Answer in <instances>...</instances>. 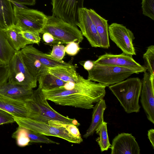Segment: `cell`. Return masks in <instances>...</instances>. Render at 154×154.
<instances>
[{
    "instance_id": "1",
    "label": "cell",
    "mask_w": 154,
    "mask_h": 154,
    "mask_svg": "<svg viewBox=\"0 0 154 154\" xmlns=\"http://www.w3.org/2000/svg\"><path fill=\"white\" fill-rule=\"evenodd\" d=\"M106 87L81 76L77 83L67 82L63 86L42 90L46 99L56 104L89 109L93 108L94 103L103 98Z\"/></svg>"
},
{
    "instance_id": "2",
    "label": "cell",
    "mask_w": 154,
    "mask_h": 154,
    "mask_svg": "<svg viewBox=\"0 0 154 154\" xmlns=\"http://www.w3.org/2000/svg\"><path fill=\"white\" fill-rule=\"evenodd\" d=\"M30 114L29 118L48 123L50 121H56L77 127L80 124L75 119H71L61 115L54 110L48 104L39 87L33 91L28 98Z\"/></svg>"
},
{
    "instance_id": "3",
    "label": "cell",
    "mask_w": 154,
    "mask_h": 154,
    "mask_svg": "<svg viewBox=\"0 0 154 154\" xmlns=\"http://www.w3.org/2000/svg\"><path fill=\"white\" fill-rule=\"evenodd\" d=\"M125 112H138L140 107L139 103L142 82L138 77L131 78L109 86Z\"/></svg>"
},
{
    "instance_id": "4",
    "label": "cell",
    "mask_w": 154,
    "mask_h": 154,
    "mask_svg": "<svg viewBox=\"0 0 154 154\" xmlns=\"http://www.w3.org/2000/svg\"><path fill=\"white\" fill-rule=\"evenodd\" d=\"M93 63L92 68L88 71V79L106 87L123 81L133 74L144 72L147 70L145 66L142 68L122 67Z\"/></svg>"
},
{
    "instance_id": "5",
    "label": "cell",
    "mask_w": 154,
    "mask_h": 154,
    "mask_svg": "<svg viewBox=\"0 0 154 154\" xmlns=\"http://www.w3.org/2000/svg\"><path fill=\"white\" fill-rule=\"evenodd\" d=\"M48 32L55 40V45L75 42L79 44L83 39L77 26L66 22L53 15L47 16L46 23L40 33Z\"/></svg>"
},
{
    "instance_id": "6",
    "label": "cell",
    "mask_w": 154,
    "mask_h": 154,
    "mask_svg": "<svg viewBox=\"0 0 154 154\" xmlns=\"http://www.w3.org/2000/svg\"><path fill=\"white\" fill-rule=\"evenodd\" d=\"M13 117L15 122L19 126L35 132L58 137L73 143L79 144L83 141L82 137L73 136L66 128L54 126L29 118Z\"/></svg>"
},
{
    "instance_id": "7",
    "label": "cell",
    "mask_w": 154,
    "mask_h": 154,
    "mask_svg": "<svg viewBox=\"0 0 154 154\" xmlns=\"http://www.w3.org/2000/svg\"><path fill=\"white\" fill-rule=\"evenodd\" d=\"M14 24L21 31L40 33L46 23L47 16L36 10L13 7Z\"/></svg>"
},
{
    "instance_id": "8",
    "label": "cell",
    "mask_w": 154,
    "mask_h": 154,
    "mask_svg": "<svg viewBox=\"0 0 154 154\" xmlns=\"http://www.w3.org/2000/svg\"><path fill=\"white\" fill-rule=\"evenodd\" d=\"M8 82L33 89L37 87V81L29 72L21 57L20 50L15 51L8 64Z\"/></svg>"
},
{
    "instance_id": "9",
    "label": "cell",
    "mask_w": 154,
    "mask_h": 154,
    "mask_svg": "<svg viewBox=\"0 0 154 154\" xmlns=\"http://www.w3.org/2000/svg\"><path fill=\"white\" fill-rule=\"evenodd\" d=\"M84 0H52L53 15L77 26L79 9L83 7Z\"/></svg>"
},
{
    "instance_id": "10",
    "label": "cell",
    "mask_w": 154,
    "mask_h": 154,
    "mask_svg": "<svg viewBox=\"0 0 154 154\" xmlns=\"http://www.w3.org/2000/svg\"><path fill=\"white\" fill-rule=\"evenodd\" d=\"M109 34L111 40L123 53L136 55L133 41L135 38L132 32L122 24L113 23L109 26Z\"/></svg>"
},
{
    "instance_id": "11",
    "label": "cell",
    "mask_w": 154,
    "mask_h": 154,
    "mask_svg": "<svg viewBox=\"0 0 154 154\" xmlns=\"http://www.w3.org/2000/svg\"><path fill=\"white\" fill-rule=\"evenodd\" d=\"M140 102L148 119L154 123V76L144 72L141 91Z\"/></svg>"
},
{
    "instance_id": "12",
    "label": "cell",
    "mask_w": 154,
    "mask_h": 154,
    "mask_svg": "<svg viewBox=\"0 0 154 154\" xmlns=\"http://www.w3.org/2000/svg\"><path fill=\"white\" fill-rule=\"evenodd\" d=\"M78 14L77 26L80 29L83 35L87 38L92 47L101 48L100 38L88 9L84 7L79 9Z\"/></svg>"
},
{
    "instance_id": "13",
    "label": "cell",
    "mask_w": 154,
    "mask_h": 154,
    "mask_svg": "<svg viewBox=\"0 0 154 154\" xmlns=\"http://www.w3.org/2000/svg\"><path fill=\"white\" fill-rule=\"evenodd\" d=\"M135 138L131 134L122 133L112 140L111 154H139L140 149Z\"/></svg>"
},
{
    "instance_id": "14",
    "label": "cell",
    "mask_w": 154,
    "mask_h": 154,
    "mask_svg": "<svg viewBox=\"0 0 154 154\" xmlns=\"http://www.w3.org/2000/svg\"><path fill=\"white\" fill-rule=\"evenodd\" d=\"M93 62L100 65L122 67L142 68L145 66L137 62L132 56L123 53L119 54L106 53Z\"/></svg>"
},
{
    "instance_id": "15",
    "label": "cell",
    "mask_w": 154,
    "mask_h": 154,
    "mask_svg": "<svg viewBox=\"0 0 154 154\" xmlns=\"http://www.w3.org/2000/svg\"><path fill=\"white\" fill-rule=\"evenodd\" d=\"M0 109L5 111L13 116L29 118V104L28 99L17 100L0 96Z\"/></svg>"
},
{
    "instance_id": "16",
    "label": "cell",
    "mask_w": 154,
    "mask_h": 154,
    "mask_svg": "<svg viewBox=\"0 0 154 154\" xmlns=\"http://www.w3.org/2000/svg\"><path fill=\"white\" fill-rule=\"evenodd\" d=\"M33 90L7 82L0 87V96L14 100H25L32 94Z\"/></svg>"
},
{
    "instance_id": "17",
    "label": "cell",
    "mask_w": 154,
    "mask_h": 154,
    "mask_svg": "<svg viewBox=\"0 0 154 154\" xmlns=\"http://www.w3.org/2000/svg\"><path fill=\"white\" fill-rule=\"evenodd\" d=\"M20 52L26 67L37 81L40 76L48 73V67L42 64L24 48L20 50Z\"/></svg>"
},
{
    "instance_id": "18",
    "label": "cell",
    "mask_w": 154,
    "mask_h": 154,
    "mask_svg": "<svg viewBox=\"0 0 154 154\" xmlns=\"http://www.w3.org/2000/svg\"><path fill=\"white\" fill-rule=\"evenodd\" d=\"M88 12L96 27L101 41V48L108 49L110 47L108 20L99 15L93 9H88Z\"/></svg>"
},
{
    "instance_id": "19",
    "label": "cell",
    "mask_w": 154,
    "mask_h": 154,
    "mask_svg": "<svg viewBox=\"0 0 154 154\" xmlns=\"http://www.w3.org/2000/svg\"><path fill=\"white\" fill-rule=\"evenodd\" d=\"M23 48L38 60L42 64L48 68L77 66L76 64L73 65L71 63L66 62L63 60H55L49 57L47 54L38 50L32 45H27Z\"/></svg>"
},
{
    "instance_id": "20",
    "label": "cell",
    "mask_w": 154,
    "mask_h": 154,
    "mask_svg": "<svg viewBox=\"0 0 154 154\" xmlns=\"http://www.w3.org/2000/svg\"><path fill=\"white\" fill-rule=\"evenodd\" d=\"M106 108L105 100L103 98L96 103L93 108L91 124L86 133L83 136L84 138H87L92 135L104 122L103 114Z\"/></svg>"
},
{
    "instance_id": "21",
    "label": "cell",
    "mask_w": 154,
    "mask_h": 154,
    "mask_svg": "<svg viewBox=\"0 0 154 154\" xmlns=\"http://www.w3.org/2000/svg\"><path fill=\"white\" fill-rule=\"evenodd\" d=\"M75 66L48 68V73L67 82L76 83L80 80L81 76L77 72Z\"/></svg>"
},
{
    "instance_id": "22",
    "label": "cell",
    "mask_w": 154,
    "mask_h": 154,
    "mask_svg": "<svg viewBox=\"0 0 154 154\" xmlns=\"http://www.w3.org/2000/svg\"><path fill=\"white\" fill-rule=\"evenodd\" d=\"M9 43L16 51H19L27 45L32 44L20 33L21 31L15 24L3 29Z\"/></svg>"
},
{
    "instance_id": "23",
    "label": "cell",
    "mask_w": 154,
    "mask_h": 154,
    "mask_svg": "<svg viewBox=\"0 0 154 154\" xmlns=\"http://www.w3.org/2000/svg\"><path fill=\"white\" fill-rule=\"evenodd\" d=\"M11 4L10 0H0V26L3 29L14 24Z\"/></svg>"
},
{
    "instance_id": "24",
    "label": "cell",
    "mask_w": 154,
    "mask_h": 154,
    "mask_svg": "<svg viewBox=\"0 0 154 154\" xmlns=\"http://www.w3.org/2000/svg\"><path fill=\"white\" fill-rule=\"evenodd\" d=\"M15 51L9 43L3 28L0 26V61L3 64L8 65Z\"/></svg>"
},
{
    "instance_id": "25",
    "label": "cell",
    "mask_w": 154,
    "mask_h": 154,
    "mask_svg": "<svg viewBox=\"0 0 154 154\" xmlns=\"http://www.w3.org/2000/svg\"><path fill=\"white\" fill-rule=\"evenodd\" d=\"M39 87L42 90H49L64 86L66 83L48 73L40 76L37 80Z\"/></svg>"
},
{
    "instance_id": "26",
    "label": "cell",
    "mask_w": 154,
    "mask_h": 154,
    "mask_svg": "<svg viewBox=\"0 0 154 154\" xmlns=\"http://www.w3.org/2000/svg\"><path fill=\"white\" fill-rule=\"evenodd\" d=\"M96 134L99 135L96 141L99 145L101 152L111 148V145L109 141L107 129V123L103 122L97 129Z\"/></svg>"
},
{
    "instance_id": "27",
    "label": "cell",
    "mask_w": 154,
    "mask_h": 154,
    "mask_svg": "<svg viewBox=\"0 0 154 154\" xmlns=\"http://www.w3.org/2000/svg\"><path fill=\"white\" fill-rule=\"evenodd\" d=\"M12 137L15 140L17 145L20 147H25L30 143L27 130L19 126L12 134Z\"/></svg>"
},
{
    "instance_id": "28",
    "label": "cell",
    "mask_w": 154,
    "mask_h": 154,
    "mask_svg": "<svg viewBox=\"0 0 154 154\" xmlns=\"http://www.w3.org/2000/svg\"><path fill=\"white\" fill-rule=\"evenodd\" d=\"M145 66L151 75L154 76V46H149L143 54Z\"/></svg>"
},
{
    "instance_id": "29",
    "label": "cell",
    "mask_w": 154,
    "mask_h": 154,
    "mask_svg": "<svg viewBox=\"0 0 154 154\" xmlns=\"http://www.w3.org/2000/svg\"><path fill=\"white\" fill-rule=\"evenodd\" d=\"M27 130V135L30 140V143L56 144H59V143L47 137L45 135Z\"/></svg>"
},
{
    "instance_id": "30",
    "label": "cell",
    "mask_w": 154,
    "mask_h": 154,
    "mask_svg": "<svg viewBox=\"0 0 154 154\" xmlns=\"http://www.w3.org/2000/svg\"><path fill=\"white\" fill-rule=\"evenodd\" d=\"M143 14L154 20V0H142Z\"/></svg>"
},
{
    "instance_id": "31",
    "label": "cell",
    "mask_w": 154,
    "mask_h": 154,
    "mask_svg": "<svg viewBox=\"0 0 154 154\" xmlns=\"http://www.w3.org/2000/svg\"><path fill=\"white\" fill-rule=\"evenodd\" d=\"M65 53V47L62 45L57 44L53 46L50 54H48L50 57L57 60L61 61Z\"/></svg>"
},
{
    "instance_id": "32",
    "label": "cell",
    "mask_w": 154,
    "mask_h": 154,
    "mask_svg": "<svg viewBox=\"0 0 154 154\" xmlns=\"http://www.w3.org/2000/svg\"><path fill=\"white\" fill-rule=\"evenodd\" d=\"M20 33L26 39L30 41L32 44H36L39 45L41 40L39 33L29 31H20Z\"/></svg>"
},
{
    "instance_id": "33",
    "label": "cell",
    "mask_w": 154,
    "mask_h": 154,
    "mask_svg": "<svg viewBox=\"0 0 154 154\" xmlns=\"http://www.w3.org/2000/svg\"><path fill=\"white\" fill-rule=\"evenodd\" d=\"M9 72L8 65L0 64V87L7 82Z\"/></svg>"
},
{
    "instance_id": "34",
    "label": "cell",
    "mask_w": 154,
    "mask_h": 154,
    "mask_svg": "<svg viewBox=\"0 0 154 154\" xmlns=\"http://www.w3.org/2000/svg\"><path fill=\"white\" fill-rule=\"evenodd\" d=\"M80 49L79 44L72 42L67 44L65 47V51L68 55L74 56L78 53Z\"/></svg>"
},
{
    "instance_id": "35",
    "label": "cell",
    "mask_w": 154,
    "mask_h": 154,
    "mask_svg": "<svg viewBox=\"0 0 154 154\" xmlns=\"http://www.w3.org/2000/svg\"><path fill=\"white\" fill-rule=\"evenodd\" d=\"M15 122L13 116L7 112L0 109V125Z\"/></svg>"
},
{
    "instance_id": "36",
    "label": "cell",
    "mask_w": 154,
    "mask_h": 154,
    "mask_svg": "<svg viewBox=\"0 0 154 154\" xmlns=\"http://www.w3.org/2000/svg\"><path fill=\"white\" fill-rule=\"evenodd\" d=\"M57 122L58 121L51 120L50 121H48V123L49 125L55 126H57L55 124L56 122ZM66 126L67 129L72 135L77 137H82L81 134L77 126L71 124H66Z\"/></svg>"
},
{
    "instance_id": "37",
    "label": "cell",
    "mask_w": 154,
    "mask_h": 154,
    "mask_svg": "<svg viewBox=\"0 0 154 154\" xmlns=\"http://www.w3.org/2000/svg\"><path fill=\"white\" fill-rule=\"evenodd\" d=\"M43 39L45 44L47 45H55L54 38L52 35L48 32H45L43 34Z\"/></svg>"
},
{
    "instance_id": "38",
    "label": "cell",
    "mask_w": 154,
    "mask_h": 154,
    "mask_svg": "<svg viewBox=\"0 0 154 154\" xmlns=\"http://www.w3.org/2000/svg\"><path fill=\"white\" fill-rule=\"evenodd\" d=\"M23 5H33L35 3V0H10Z\"/></svg>"
},
{
    "instance_id": "39",
    "label": "cell",
    "mask_w": 154,
    "mask_h": 154,
    "mask_svg": "<svg viewBox=\"0 0 154 154\" xmlns=\"http://www.w3.org/2000/svg\"><path fill=\"white\" fill-rule=\"evenodd\" d=\"M148 138L151 142L152 146L154 149V130L151 129L148 132Z\"/></svg>"
},
{
    "instance_id": "40",
    "label": "cell",
    "mask_w": 154,
    "mask_h": 154,
    "mask_svg": "<svg viewBox=\"0 0 154 154\" xmlns=\"http://www.w3.org/2000/svg\"><path fill=\"white\" fill-rule=\"evenodd\" d=\"M93 64V61L88 60L84 62L83 66L85 69L88 71L92 68Z\"/></svg>"
},
{
    "instance_id": "41",
    "label": "cell",
    "mask_w": 154,
    "mask_h": 154,
    "mask_svg": "<svg viewBox=\"0 0 154 154\" xmlns=\"http://www.w3.org/2000/svg\"><path fill=\"white\" fill-rule=\"evenodd\" d=\"M11 3L14 5L15 6L18 8L20 9H27L28 8L25 6L24 5L13 1H11Z\"/></svg>"
},
{
    "instance_id": "42",
    "label": "cell",
    "mask_w": 154,
    "mask_h": 154,
    "mask_svg": "<svg viewBox=\"0 0 154 154\" xmlns=\"http://www.w3.org/2000/svg\"><path fill=\"white\" fill-rule=\"evenodd\" d=\"M2 64V63L0 61V64Z\"/></svg>"
}]
</instances>
